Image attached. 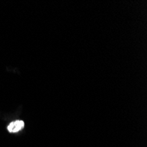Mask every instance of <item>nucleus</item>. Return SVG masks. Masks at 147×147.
Returning a JSON list of instances; mask_svg holds the SVG:
<instances>
[{
  "label": "nucleus",
  "instance_id": "nucleus-1",
  "mask_svg": "<svg viewBox=\"0 0 147 147\" xmlns=\"http://www.w3.org/2000/svg\"><path fill=\"white\" fill-rule=\"evenodd\" d=\"M24 127V123L22 121H15L12 122L9 124V126L7 127V129L9 132L14 133V132H18L20 129H22Z\"/></svg>",
  "mask_w": 147,
  "mask_h": 147
}]
</instances>
